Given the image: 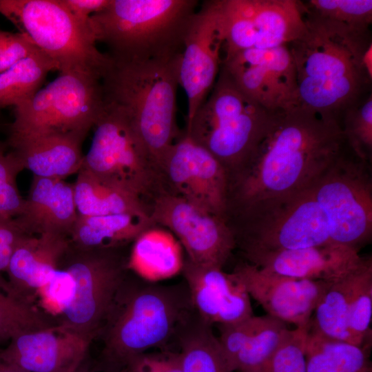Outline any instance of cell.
Wrapping results in <instances>:
<instances>
[{
    "instance_id": "8d00e7d4",
    "label": "cell",
    "mask_w": 372,
    "mask_h": 372,
    "mask_svg": "<svg viewBox=\"0 0 372 372\" xmlns=\"http://www.w3.org/2000/svg\"><path fill=\"white\" fill-rule=\"evenodd\" d=\"M309 329V325L287 329L260 372H307L305 344Z\"/></svg>"
},
{
    "instance_id": "2e32d148",
    "label": "cell",
    "mask_w": 372,
    "mask_h": 372,
    "mask_svg": "<svg viewBox=\"0 0 372 372\" xmlns=\"http://www.w3.org/2000/svg\"><path fill=\"white\" fill-rule=\"evenodd\" d=\"M223 43L216 0L205 1L190 20L179 63V85L187 98V123L216 81L222 65Z\"/></svg>"
},
{
    "instance_id": "74e56055",
    "label": "cell",
    "mask_w": 372,
    "mask_h": 372,
    "mask_svg": "<svg viewBox=\"0 0 372 372\" xmlns=\"http://www.w3.org/2000/svg\"><path fill=\"white\" fill-rule=\"evenodd\" d=\"M23 168L13 152L7 155L0 152V215L7 218L19 216L23 209L25 199L17 185V176Z\"/></svg>"
},
{
    "instance_id": "4fadbf2b",
    "label": "cell",
    "mask_w": 372,
    "mask_h": 372,
    "mask_svg": "<svg viewBox=\"0 0 372 372\" xmlns=\"http://www.w3.org/2000/svg\"><path fill=\"white\" fill-rule=\"evenodd\" d=\"M216 2L224 39L223 61L245 50H268L288 45L306 29L299 1Z\"/></svg>"
},
{
    "instance_id": "836d02e7",
    "label": "cell",
    "mask_w": 372,
    "mask_h": 372,
    "mask_svg": "<svg viewBox=\"0 0 372 372\" xmlns=\"http://www.w3.org/2000/svg\"><path fill=\"white\" fill-rule=\"evenodd\" d=\"M372 259L366 258L360 269L351 296L348 329L351 344L371 347Z\"/></svg>"
},
{
    "instance_id": "7a4b0ae2",
    "label": "cell",
    "mask_w": 372,
    "mask_h": 372,
    "mask_svg": "<svg viewBox=\"0 0 372 372\" xmlns=\"http://www.w3.org/2000/svg\"><path fill=\"white\" fill-rule=\"evenodd\" d=\"M302 15L305 31L287 45L296 76L291 104L340 121L349 108L363 99L371 85L372 78L362 62L365 50L372 44L370 32H357Z\"/></svg>"
},
{
    "instance_id": "ba28073f",
    "label": "cell",
    "mask_w": 372,
    "mask_h": 372,
    "mask_svg": "<svg viewBox=\"0 0 372 372\" xmlns=\"http://www.w3.org/2000/svg\"><path fill=\"white\" fill-rule=\"evenodd\" d=\"M0 13L10 21L61 72L101 78L110 58L98 50L88 27L61 0H0Z\"/></svg>"
},
{
    "instance_id": "83f0119b",
    "label": "cell",
    "mask_w": 372,
    "mask_h": 372,
    "mask_svg": "<svg viewBox=\"0 0 372 372\" xmlns=\"http://www.w3.org/2000/svg\"><path fill=\"white\" fill-rule=\"evenodd\" d=\"M79 215L131 214L149 216V207L125 189L81 168L73 184Z\"/></svg>"
},
{
    "instance_id": "7bdbcfd3",
    "label": "cell",
    "mask_w": 372,
    "mask_h": 372,
    "mask_svg": "<svg viewBox=\"0 0 372 372\" xmlns=\"http://www.w3.org/2000/svg\"><path fill=\"white\" fill-rule=\"evenodd\" d=\"M111 0H61L72 14L82 24L88 27L90 17L105 9Z\"/></svg>"
},
{
    "instance_id": "d6a6232c",
    "label": "cell",
    "mask_w": 372,
    "mask_h": 372,
    "mask_svg": "<svg viewBox=\"0 0 372 372\" xmlns=\"http://www.w3.org/2000/svg\"><path fill=\"white\" fill-rule=\"evenodd\" d=\"M299 2L304 14L336 23L357 32H370L371 0H309Z\"/></svg>"
},
{
    "instance_id": "52a82bcc",
    "label": "cell",
    "mask_w": 372,
    "mask_h": 372,
    "mask_svg": "<svg viewBox=\"0 0 372 372\" xmlns=\"http://www.w3.org/2000/svg\"><path fill=\"white\" fill-rule=\"evenodd\" d=\"M226 222L238 249L248 255L331 242L313 186L295 195L260 201L229 214Z\"/></svg>"
},
{
    "instance_id": "cb8c5ba5",
    "label": "cell",
    "mask_w": 372,
    "mask_h": 372,
    "mask_svg": "<svg viewBox=\"0 0 372 372\" xmlns=\"http://www.w3.org/2000/svg\"><path fill=\"white\" fill-rule=\"evenodd\" d=\"M68 237L24 235L17 244L6 269L10 296L32 302L37 291L57 269L68 247Z\"/></svg>"
},
{
    "instance_id": "5b68a950",
    "label": "cell",
    "mask_w": 372,
    "mask_h": 372,
    "mask_svg": "<svg viewBox=\"0 0 372 372\" xmlns=\"http://www.w3.org/2000/svg\"><path fill=\"white\" fill-rule=\"evenodd\" d=\"M196 0H111L87 25L112 59L147 61L181 55Z\"/></svg>"
},
{
    "instance_id": "ffe728a7",
    "label": "cell",
    "mask_w": 372,
    "mask_h": 372,
    "mask_svg": "<svg viewBox=\"0 0 372 372\" xmlns=\"http://www.w3.org/2000/svg\"><path fill=\"white\" fill-rule=\"evenodd\" d=\"M244 259L273 273L333 282L358 269L366 258L360 256L358 249L328 242L302 249L256 253Z\"/></svg>"
},
{
    "instance_id": "6da1fadb",
    "label": "cell",
    "mask_w": 372,
    "mask_h": 372,
    "mask_svg": "<svg viewBox=\"0 0 372 372\" xmlns=\"http://www.w3.org/2000/svg\"><path fill=\"white\" fill-rule=\"evenodd\" d=\"M347 145L335 118L291 104L272 111L245 164L228 179L226 216L311 187Z\"/></svg>"
},
{
    "instance_id": "9a60e30c",
    "label": "cell",
    "mask_w": 372,
    "mask_h": 372,
    "mask_svg": "<svg viewBox=\"0 0 372 372\" xmlns=\"http://www.w3.org/2000/svg\"><path fill=\"white\" fill-rule=\"evenodd\" d=\"M169 192L225 220L228 176L223 165L185 132L161 164Z\"/></svg>"
},
{
    "instance_id": "d590c367",
    "label": "cell",
    "mask_w": 372,
    "mask_h": 372,
    "mask_svg": "<svg viewBox=\"0 0 372 372\" xmlns=\"http://www.w3.org/2000/svg\"><path fill=\"white\" fill-rule=\"evenodd\" d=\"M342 129L347 145L362 161L371 163L372 155V96L370 93L343 114Z\"/></svg>"
},
{
    "instance_id": "4316f807",
    "label": "cell",
    "mask_w": 372,
    "mask_h": 372,
    "mask_svg": "<svg viewBox=\"0 0 372 372\" xmlns=\"http://www.w3.org/2000/svg\"><path fill=\"white\" fill-rule=\"evenodd\" d=\"M156 225L149 216L131 214L79 215L69 236L81 249L123 247L145 229Z\"/></svg>"
},
{
    "instance_id": "f1b7e54d",
    "label": "cell",
    "mask_w": 372,
    "mask_h": 372,
    "mask_svg": "<svg viewBox=\"0 0 372 372\" xmlns=\"http://www.w3.org/2000/svg\"><path fill=\"white\" fill-rule=\"evenodd\" d=\"M175 343L180 354L182 372H234L212 326L195 311L182 326Z\"/></svg>"
},
{
    "instance_id": "5bb4252c",
    "label": "cell",
    "mask_w": 372,
    "mask_h": 372,
    "mask_svg": "<svg viewBox=\"0 0 372 372\" xmlns=\"http://www.w3.org/2000/svg\"><path fill=\"white\" fill-rule=\"evenodd\" d=\"M149 217L168 229L186 251V258L203 266L223 268L236 249L233 232L226 220L169 192L149 204Z\"/></svg>"
},
{
    "instance_id": "f546056e",
    "label": "cell",
    "mask_w": 372,
    "mask_h": 372,
    "mask_svg": "<svg viewBox=\"0 0 372 372\" xmlns=\"http://www.w3.org/2000/svg\"><path fill=\"white\" fill-rule=\"evenodd\" d=\"M371 347H360L309 329L305 344L307 372H358L371 364Z\"/></svg>"
},
{
    "instance_id": "60d3db41",
    "label": "cell",
    "mask_w": 372,
    "mask_h": 372,
    "mask_svg": "<svg viewBox=\"0 0 372 372\" xmlns=\"http://www.w3.org/2000/svg\"><path fill=\"white\" fill-rule=\"evenodd\" d=\"M24 235L26 234L14 218H4L0 221V289L8 296L10 294L8 283L1 273L6 271L14 251Z\"/></svg>"
},
{
    "instance_id": "ac0fdd59",
    "label": "cell",
    "mask_w": 372,
    "mask_h": 372,
    "mask_svg": "<svg viewBox=\"0 0 372 372\" xmlns=\"http://www.w3.org/2000/svg\"><path fill=\"white\" fill-rule=\"evenodd\" d=\"M267 314L296 327L309 325L316 307L331 282L296 278L243 261L231 272Z\"/></svg>"
},
{
    "instance_id": "d4e9b609",
    "label": "cell",
    "mask_w": 372,
    "mask_h": 372,
    "mask_svg": "<svg viewBox=\"0 0 372 372\" xmlns=\"http://www.w3.org/2000/svg\"><path fill=\"white\" fill-rule=\"evenodd\" d=\"M84 138L74 135L12 137L10 142L23 169L33 176L64 180L81 168Z\"/></svg>"
},
{
    "instance_id": "4dcf8cb0",
    "label": "cell",
    "mask_w": 372,
    "mask_h": 372,
    "mask_svg": "<svg viewBox=\"0 0 372 372\" xmlns=\"http://www.w3.org/2000/svg\"><path fill=\"white\" fill-rule=\"evenodd\" d=\"M362 265L351 274L331 283L316 307L313 318L310 320L309 330L351 343L348 329L349 304Z\"/></svg>"
},
{
    "instance_id": "277c9868",
    "label": "cell",
    "mask_w": 372,
    "mask_h": 372,
    "mask_svg": "<svg viewBox=\"0 0 372 372\" xmlns=\"http://www.w3.org/2000/svg\"><path fill=\"white\" fill-rule=\"evenodd\" d=\"M180 56L147 61L110 56L101 78L104 103L123 117L160 169L167 151L183 134L176 123Z\"/></svg>"
},
{
    "instance_id": "c3c4849f",
    "label": "cell",
    "mask_w": 372,
    "mask_h": 372,
    "mask_svg": "<svg viewBox=\"0 0 372 372\" xmlns=\"http://www.w3.org/2000/svg\"><path fill=\"white\" fill-rule=\"evenodd\" d=\"M4 218H7V217H5V216H3L0 215V221Z\"/></svg>"
},
{
    "instance_id": "7c38bea8",
    "label": "cell",
    "mask_w": 372,
    "mask_h": 372,
    "mask_svg": "<svg viewBox=\"0 0 372 372\" xmlns=\"http://www.w3.org/2000/svg\"><path fill=\"white\" fill-rule=\"evenodd\" d=\"M369 163L344 152L313 185L331 242L359 249L372 235V180Z\"/></svg>"
},
{
    "instance_id": "603a6c76",
    "label": "cell",
    "mask_w": 372,
    "mask_h": 372,
    "mask_svg": "<svg viewBox=\"0 0 372 372\" xmlns=\"http://www.w3.org/2000/svg\"><path fill=\"white\" fill-rule=\"evenodd\" d=\"M287 323L267 314L217 326V336L234 372H260L287 329Z\"/></svg>"
},
{
    "instance_id": "484cf974",
    "label": "cell",
    "mask_w": 372,
    "mask_h": 372,
    "mask_svg": "<svg viewBox=\"0 0 372 372\" xmlns=\"http://www.w3.org/2000/svg\"><path fill=\"white\" fill-rule=\"evenodd\" d=\"M184 261L177 238L169 231L154 225L132 242L127 268L144 280L159 282L181 273Z\"/></svg>"
},
{
    "instance_id": "8992f818",
    "label": "cell",
    "mask_w": 372,
    "mask_h": 372,
    "mask_svg": "<svg viewBox=\"0 0 372 372\" xmlns=\"http://www.w3.org/2000/svg\"><path fill=\"white\" fill-rule=\"evenodd\" d=\"M271 112L245 94L221 67L185 132L219 161L229 179L252 154Z\"/></svg>"
},
{
    "instance_id": "e0dca14e",
    "label": "cell",
    "mask_w": 372,
    "mask_h": 372,
    "mask_svg": "<svg viewBox=\"0 0 372 372\" xmlns=\"http://www.w3.org/2000/svg\"><path fill=\"white\" fill-rule=\"evenodd\" d=\"M221 67L245 94L270 111L293 101L296 70L287 45L242 50L223 61Z\"/></svg>"
},
{
    "instance_id": "1f68e13d",
    "label": "cell",
    "mask_w": 372,
    "mask_h": 372,
    "mask_svg": "<svg viewBox=\"0 0 372 372\" xmlns=\"http://www.w3.org/2000/svg\"><path fill=\"white\" fill-rule=\"evenodd\" d=\"M57 64L39 51L0 72V107L16 105L35 93Z\"/></svg>"
},
{
    "instance_id": "3957f363",
    "label": "cell",
    "mask_w": 372,
    "mask_h": 372,
    "mask_svg": "<svg viewBox=\"0 0 372 372\" xmlns=\"http://www.w3.org/2000/svg\"><path fill=\"white\" fill-rule=\"evenodd\" d=\"M194 311L184 280L162 285L129 271L98 335L103 342L99 370L118 372L140 354L166 349Z\"/></svg>"
},
{
    "instance_id": "7402d4cb",
    "label": "cell",
    "mask_w": 372,
    "mask_h": 372,
    "mask_svg": "<svg viewBox=\"0 0 372 372\" xmlns=\"http://www.w3.org/2000/svg\"><path fill=\"white\" fill-rule=\"evenodd\" d=\"M77 216L73 184L33 176L23 211L14 219L25 234L69 238Z\"/></svg>"
},
{
    "instance_id": "30bf717a",
    "label": "cell",
    "mask_w": 372,
    "mask_h": 372,
    "mask_svg": "<svg viewBox=\"0 0 372 372\" xmlns=\"http://www.w3.org/2000/svg\"><path fill=\"white\" fill-rule=\"evenodd\" d=\"M103 107L100 78L61 72L46 87L15 105L10 136L74 135L85 138Z\"/></svg>"
},
{
    "instance_id": "e575fe53",
    "label": "cell",
    "mask_w": 372,
    "mask_h": 372,
    "mask_svg": "<svg viewBox=\"0 0 372 372\" xmlns=\"http://www.w3.org/2000/svg\"><path fill=\"white\" fill-rule=\"evenodd\" d=\"M56 325L54 318L40 311L32 303L0 291V341Z\"/></svg>"
},
{
    "instance_id": "7dc6e473",
    "label": "cell",
    "mask_w": 372,
    "mask_h": 372,
    "mask_svg": "<svg viewBox=\"0 0 372 372\" xmlns=\"http://www.w3.org/2000/svg\"><path fill=\"white\" fill-rule=\"evenodd\" d=\"M79 369L76 372H105V371H103L100 370H98L97 371H80Z\"/></svg>"
},
{
    "instance_id": "44dd1931",
    "label": "cell",
    "mask_w": 372,
    "mask_h": 372,
    "mask_svg": "<svg viewBox=\"0 0 372 372\" xmlns=\"http://www.w3.org/2000/svg\"><path fill=\"white\" fill-rule=\"evenodd\" d=\"M91 342L56 325L12 338L0 360L27 372H76Z\"/></svg>"
},
{
    "instance_id": "f6af8a7d",
    "label": "cell",
    "mask_w": 372,
    "mask_h": 372,
    "mask_svg": "<svg viewBox=\"0 0 372 372\" xmlns=\"http://www.w3.org/2000/svg\"><path fill=\"white\" fill-rule=\"evenodd\" d=\"M9 32L0 30V53L1 52L3 48L7 41Z\"/></svg>"
},
{
    "instance_id": "bcb514c9",
    "label": "cell",
    "mask_w": 372,
    "mask_h": 372,
    "mask_svg": "<svg viewBox=\"0 0 372 372\" xmlns=\"http://www.w3.org/2000/svg\"><path fill=\"white\" fill-rule=\"evenodd\" d=\"M358 372H372L371 364H368Z\"/></svg>"
},
{
    "instance_id": "8fae6325",
    "label": "cell",
    "mask_w": 372,
    "mask_h": 372,
    "mask_svg": "<svg viewBox=\"0 0 372 372\" xmlns=\"http://www.w3.org/2000/svg\"><path fill=\"white\" fill-rule=\"evenodd\" d=\"M81 168L125 189L148 207L168 192L163 173L134 136L123 117L104 103Z\"/></svg>"
},
{
    "instance_id": "b9f144b4",
    "label": "cell",
    "mask_w": 372,
    "mask_h": 372,
    "mask_svg": "<svg viewBox=\"0 0 372 372\" xmlns=\"http://www.w3.org/2000/svg\"><path fill=\"white\" fill-rule=\"evenodd\" d=\"M39 51L41 50L22 34L9 33L0 53V72Z\"/></svg>"
},
{
    "instance_id": "d6986e66",
    "label": "cell",
    "mask_w": 372,
    "mask_h": 372,
    "mask_svg": "<svg viewBox=\"0 0 372 372\" xmlns=\"http://www.w3.org/2000/svg\"><path fill=\"white\" fill-rule=\"evenodd\" d=\"M181 273L194 311L210 325L230 324L254 315L249 295L232 273L185 258Z\"/></svg>"
},
{
    "instance_id": "9c48e42d",
    "label": "cell",
    "mask_w": 372,
    "mask_h": 372,
    "mask_svg": "<svg viewBox=\"0 0 372 372\" xmlns=\"http://www.w3.org/2000/svg\"><path fill=\"white\" fill-rule=\"evenodd\" d=\"M122 247L81 249L70 243L57 267L72 277V296L57 327L90 341L98 337L115 296L129 273Z\"/></svg>"
},
{
    "instance_id": "ab89813d",
    "label": "cell",
    "mask_w": 372,
    "mask_h": 372,
    "mask_svg": "<svg viewBox=\"0 0 372 372\" xmlns=\"http://www.w3.org/2000/svg\"><path fill=\"white\" fill-rule=\"evenodd\" d=\"M118 372H182L180 354L166 349L147 351L132 359Z\"/></svg>"
},
{
    "instance_id": "f35d334b",
    "label": "cell",
    "mask_w": 372,
    "mask_h": 372,
    "mask_svg": "<svg viewBox=\"0 0 372 372\" xmlns=\"http://www.w3.org/2000/svg\"><path fill=\"white\" fill-rule=\"evenodd\" d=\"M74 282L65 271L57 268L52 277L37 291L45 312L51 316H59L70 301Z\"/></svg>"
},
{
    "instance_id": "ee69618b",
    "label": "cell",
    "mask_w": 372,
    "mask_h": 372,
    "mask_svg": "<svg viewBox=\"0 0 372 372\" xmlns=\"http://www.w3.org/2000/svg\"><path fill=\"white\" fill-rule=\"evenodd\" d=\"M0 372H27L22 369L0 360Z\"/></svg>"
},
{
    "instance_id": "681fc988",
    "label": "cell",
    "mask_w": 372,
    "mask_h": 372,
    "mask_svg": "<svg viewBox=\"0 0 372 372\" xmlns=\"http://www.w3.org/2000/svg\"><path fill=\"white\" fill-rule=\"evenodd\" d=\"M3 152V151H2V149H1V147H0V152Z\"/></svg>"
}]
</instances>
